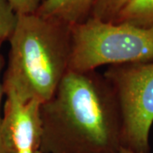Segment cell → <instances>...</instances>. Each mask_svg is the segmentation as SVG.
Instances as JSON below:
<instances>
[{"mask_svg":"<svg viewBox=\"0 0 153 153\" xmlns=\"http://www.w3.org/2000/svg\"><path fill=\"white\" fill-rule=\"evenodd\" d=\"M113 22L153 29V0H129Z\"/></svg>","mask_w":153,"mask_h":153,"instance_id":"cell-7","label":"cell"},{"mask_svg":"<svg viewBox=\"0 0 153 153\" xmlns=\"http://www.w3.org/2000/svg\"><path fill=\"white\" fill-rule=\"evenodd\" d=\"M70 71L153 61V29L94 18L70 27Z\"/></svg>","mask_w":153,"mask_h":153,"instance_id":"cell-3","label":"cell"},{"mask_svg":"<svg viewBox=\"0 0 153 153\" xmlns=\"http://www.w3.org/2000/svg\"><path fill=\"white\" fill-rule=\"evenodd\" d=\"M16 15L35 14L44 0H6Z\"/></svg>","mask_w":153,"mask_h":153,"instance_id":"cell-10","label":"cell"},{"mask_svg":"<svg viewBox=\"0 0 153 153\" xmlns=\"http://www.w3.org/2000/svg\"><path fill=\"white\" fill-rule=\"evenodd\" d=\"M128 1L129 0H95L89 18L113 22Z\"/></svg>","mask_w":153,"mask_h":153,"instance_id":"cell-8","label":"cell"},{"mask_svg":"<svg viewBox=\"0 0 153 153\" xmlns=\"http://www.w3.org/2000/svg\"><path fill=\"white\" fill-rule=\"evenodd\" d=\"M95 0H44L36 12L66 26L87 21L91 16Z\"/></svg>","mask_w":153,"mask_h":153,"instance_id":"cell-6","label":"cell"},{"mask_svg":"<svg viewBox=\"0 0 153 153\" xmlns=\"http://www.w3.org/2000/svg\"><path fill=\"white\" fill-rule=\"evenodd\" d=\"M43 153H118L122 120L114 91L98 71H69L41 104Z\"/></svg>","mask_w":153,"mask_h":153,"instance_id":"cell-1","label":"cell"},{"mask_svg":"<svg viewBox=\"0 0 153 153\" xmlns=\"http://www.w3.org/2000/svg\"><path fill=\"white\" fill-rule=\"evenodd\" d=\"M4 94L2 138L6 153H43L41 103L24 100L12 92Z\"/></svg>","mask_w":153,"mask_h":153,"instance_id":"cell-5","label":"cell"},{"mask_svg":"<svg viewBox=\"0 0 153 153\" xmlns=\"http://www.w3.org/2000/svg\"><path fill=\"white\" fill-rule=\"evenodd\" d=\"M9 41L3 92L43 104L70 71V27L36 13L17 15Z\"/></svg>","mask_w":153,"mask_h":153,"instance_id":"cell-2","label":"cell"},{"mask_svg":"<svg viewBox=\"0 0 153 153\" xmlns=\"http://www.w3.org/2000/svg\"><path fill=\"white\" fill-rule=\"evenodd\" d=\"M1 46L2 43H0V50H1ZM2 66H3V57L0 52V105H1V99L3 95V87H2V82H1V71H2ZM0 153H6L5 149L4 146V143H3V138H2V117L0 113Z\"/></svg>","mask_w":153,"mask_h":153,"instance_id":"cell-11","label":"cell"},{"mask_svg":"<svg viewBox=\"0 0 153 153\" xmlns=\"http://www.w3.org/2000/svg\"><path fill=\"white\" fill-rule=\"evenodd\" d=\"M17 21L16 13L6 0H0V43L9 40Z\"/></svg>","mask_w":153,"mask_h":153,"instance_id":"cell-9","label":"cell"},{"mask_svg":"<svg viewBox=\"0 0 153 153\" xmlns=\"http://www.w3.org/2000/svg\"><path fill=\"white\" fill-rule=\"evenodd\" d=\"M114 91L122 120V147L150 153L153 125V61L110 66L103 73Z\"/></svg>","mask_w":153,"mask_h":153,"instance_id":"cell-4","label":"cell"},{"mask_svg":"<svg viewBox=\"0 0 153 153\" xmlns=\"http://www.w3.org/2000/svg\"><path fill=\"white\" fill-rule=\"evenodd\" d=\"M118 153H139V152H133V151H130V150H128V149H126V148L121 147L120 151H119V152H118Z\"/></svg>","mask_w":153,"mask_h":153,"instance_id":"cell-12","label":"cell"}]
</instances>
